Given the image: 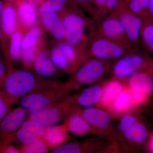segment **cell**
I'll use <instances>...</instances> for the list:
<instances>
[{
  "label": "cell",
  "instance_id": "1",
  "mask_svg": "<svg viewBox=\"0 0 153 153\" xmlns=\"http://www.w3.org/2000/svg\"><path fill=\"white\" fill-rule=\"evenodd\" d=\"M62 83L41 77L32 70L16 68L8 71L0 91L15 104L25 96L57 87Z\"/></svg>",
  "mask_w": 153,
  "mask_h": 153
},
{
  "label": "cell",
  "instance_id": "2",
  "mask_svg": "<svg viewBox=\"0 0 153 153\" xmlns=\"http://www.w3.org/2000/svg\"><path fill=\"white\" fill-rule=\"evenodd\" d=\"M59 15L65 28V41L85 51L88 41L96 32L94 20L86 16L71 2Z\"/></svg>",
  "mask_w": 153,
  "mask_h": 153
},
{
  "label": "cell",
  "instance_id": "3",
  "mask_svg": "<svg viewBox=\"0 0 153 153\" xmlns=\"http://www.w3.org/2000/svg\"><path fill=\"white\" fill-rule=\"evenodd\" d=\"M49 47L50 57L60 72L71 74L89 58L86 51L66 41L52 42Z\"/></svg>",
  "mask_w": 153,
  "mask_h": 153
},
{
  "label": "cell",
  "instance_id": "4",
  "mask_svg": "<svg viewBox=\"0 0 153 153\" xmlns=\"http://www.w3.org/2000/svg\"><path fill=\"white\" fill-rule=\"evenodd\" d=\"M132 48L127 44L95 33L88 41L85 51L89 57L97 58L110 63L119 59Z\"/></svg>",
  "mask_w": 153,
  "mask_h": 153
},
{
  "label": "cell",
  "instance_id": "5",
  "mask_svg": "<svg viewBox=\"0 0 153 153\" xmlns=\"http://www.w3.org/2000/svg\"><path fill=\"white\" fill-rule=\"evenodd\" d=\"M68 82L28 94L19 100L20 106L30 113L63 100L73 89Z\"/></svg>",
  "mask_w": 153,
  "mask_h": 153
},
{
  "label": "cell",
  "instance_id": "6",
  "mask_svg": "<svg viewBox=\"0 0 153 153\" xmlns=\"http://www.w3.org/2000/svg\"><path fill=\"white\" fill-rule=\"evenodd\" d=\"M109 63L97 58L89 57L71 74L67 82L74 89L81 85L93 84L110 70Z\"/></svg>",
  "mask_w": 153,
  "mask_h": 153
},
{
  "label": "cell",
  "instance_id": "7",
  "mask_svg": "<svg viewBox=\"0 0 153 153\" xmlns=\"http://www.w3.org/2000/svg\"><path fill=\"white\" fill-rule=\"evenodd\" d=\"M79 108L64 99L45 108L30 113L28 119L46 128L57 124Z\"/></svg>",
  "mask_w": 153,
  "mask_h": 153
},
{
  "label": "cell",
  "instance_id": "8",
  "mask_svg": "<svg viewBox=\"0 0 153 153\" xmlns=\"http://www.w3.org/2000/svg\"><path fill=\"white\" fill-rule=\"evenodd\" d=\"M137 47L132 48L125 55L116 60L111 67L112 75L117 79H128L149 65V60L139 52Z\"/></svg>",
  "mask_w": 153,
  "mask_h": 153
},
{
  "label": "cell",
  "instance_id": "9",
  "mask_svg": "<svg viewBox=\"0 0 153 153\" xmlns=\"http://www.w3.org/2000/svg\"><path fill=\"white\" fill-rule=\"evenodd\" d=\"M120 21L129 44L132 48L138 47L144 19L130 10L124 4L112 14Z\"/></svg>",
  "mask_w": 153,
  "mask_h": 153
},
{
  "label": "cell",
  "instance_id": "10",
  "mask_svg": "<svg viewBox=\"0 0 153 153\" xmlns=\"http://www.w3.org/2000/svg\"><path fill=\"white\" fill-rule=\"evenodd\" d=\"M29 113L21 106L11 109L0 122V146L13 143V138L27 119Z\"/></svg>",
  "mask_w": 153,
  "mask_h": 153
},
{
  "label": "cell",
  "instance_id": "11",
  "mask_svg": "<svg viewBox=\"0 0 153 153\" xmlns=\"http://www.w3.org/2000/svg\"><path fill=\"white\" fill-rule=\"evenodd\" d=\"M94 21L97 34L131 47L127 39L123 25L116 16L111 14Z\"/></svg>",
  "mask_w": 153,
  "mask_h": 153
},
{
  "label": "cell",
  "instance_id": "12",
  "mask_svg": "<svg viewBox=\"0 0 153 153\" xmlns=\"http://www.w3.org/2000/svg\"><path fill=\"white\" fill-rule=\"evenodd\" d=\"M26 30L20 27L4 44L1 46L8 71L16 68L21 62L22 39Z\"/></svg>",
  "mask_w": 153,
  "mask_h": 153
},
{
  "label": "cell",
  "instance_id": "13",
  "mask_svg": "<svg viewBox=\"0 0 153 153\" xmlns=\"http://www.w3.org/2000/svg\"><path fill=\"white\" fill-rule=\"evenodd\" d=\"M119 128L127 140L135 143H142L147 138L146 127L132 115H126L121 118Z\"/></svg>",
  "mask_w": 153,
  "mask_h": 153
},
{
  "label": "cell",
  "instance_id": "14",
  "mask_svg": "<svg viewBox=\"0 0 153 153\" xmlns=\"http://www.w3.org/2000/svg\"><path fill=\"white\" fill-rule=\"evenodd\" d=\"M33 71L39 76L49 79L57 77L60 73L51 59L46 40L40 47L33 63Z\"/></svg>",
  "mask_w": 153,
  "mask_h": 153
},
{
  "label": "cell",
  "instance_id": "15",
  "mask_svg": "<svg viewBox=\"0 0 153 153\" xmlns=\"http://www.w3.org/2000/svg\"><path fill=\"white\" fill-rule=\"evenodd\" d=\"M45 131L44 126L27 119L14 135L13 143H16L20 146L29 144L43 138Z\"/></svg>",
  "mask_w": 153,
  "mask_h": 153
},
{
  "label": "cell",
  "instance_id": "16",
  "mask_svg": "<svg viewBox=\"0 0 153 153\" xmlns=\"http://www.w3.org/2000/svg\"><path fill=\"white\" fill-rule=\"evenodd\" d=\"M20 27L16 7L13 4L5 2L0 22V27L2 32L1 46L4 44Z\"/></svg>",
  "mask_w": 153,
  "mask_h": 153
},
{
  "label": "cell",
  "instance_id": "17",
  "mask_svg": "<svg viewBox=\"0 0 153 153\" xmlns=\"http://www.w3.org/2000/svg\"><path fill=\"white\" fill-rule=\"evenodd\" d=\"M39 24L44 32H47L52 39V42L65 41V31L60 15L56 13L40 15Z\"/></svg>",
  "mask_w": 153,
  "mask_h": 153
},
{
  "label": "cell",
  "instance_id": "18",
  "mask_svg": "<svg viewBox=\"0 0 153 153\" xmlns=\"http://www.w3.org/2000/svg\"><path fill=\"white\" fill-rule=\"evenodd\" d=\"M103 87L100 85L86 88L74 96H68L66 99L70 103L84 108L94 107L101 101Z\"/></svg>",
  "mask_w": 153,
  "mask_h": 153
},
{
  "label": "cell",
  "instance_id": "19",
  "mask_svg": "<svg viewBox=\"0 0 153 153\" xmlns=\"http://www.w3.org/2000/svg\"><path fill=\"white\" fill-rule=\"evenodd\" d=\"M20 26L26 31L39 23L37 6L32 0H21L16 5Z\"/></svg>",
  "mask_w": 153,
  "mask_h": 153
},
{
  "label": "cell",
  "instance_id": "20",
  "mask_svg": "<svg viewBox=\"0 0 153 153\" xmlns=\"http://www.w3.org/2000/svg\"><path fill=\"white\" fill-rule=\"evenodd\" d=\"M78 109L69 115L63 120L69 134L77 137H83L93 132L94 128L85 120Z\"/></svg>",
  "mask_w": 153,
  "mask_h": 153
},
{
  "label": "cell",
  "instance_id": "21",
  "mask_svg": "<svg viewBox=\"0 0 153 153\" xmlns=\"http://www.w3.org/2000/svg\"><path fill=\"white\" fill-rule=\"evenodd\" d=\"M82 117L93 128L100 130L107 129L111 123V117L108 113L94 107L79 109Z\"/></svg>",
  "mask_w": 153,
  "mask_h": 153
},
{
  "label": "cell",
  "instance_id": "22",
  "mask_svg": "<svg viewBox=\"0 0 153 153\" xmlns=\"http://www.w3.org/2000/svg\"><path fill=\"white\" fill-rule=\"evenodd\" d=\"M65 125H55L45 128L43 139L52 151L55 148L68 142L70 139Z\"/></svg>",
  "mask_w": 153,
  "mask_h": 153
},
{
  "label": "cell",
  "instance_id": "23",
  "mask_svg": "<svg viewBox=\"0 0 153 153\" xmlns=\"http://www.w3.org/2000/svg\"><path fill=\"white\" fill-rule=\"evenodd\" d=\"M129 90L149 95L153 91V79L149 73L139 71L128 78Z\"/></svg>",
  "mask_w": 153,
  "mask_h": 153
},
{
  "label": "cell",
  "instance_id": "24",
  "mask_svg": "<svg viewBox=\"0 0 153 153\" xmlns=\"http://www.w3.org/2000/svg\"><path fill=\"white\" fill-rule=\"evenodd\" d=\"M125 0H94L91 17L94 21L111 15L124 4Z\"/></svg>",
  "mask_w": 153,
  "mask_h": 153
},
{
  "label": "cell",
  "instance_id": "25",
  "mask_svg": "<svg viewBox=\"0 0 153 153\" xmlns=\"http://www.w3.org/2000/svg\"><path fill=\"white\" fill-rule=\"evenodd\" d=\"M94 141L85 140L79 142H67L51 151L52 153H81L93 152Z\"/></svg>",
  "mask_w": 153,
  "mask_h": 153
},
{
  "label": "cell",
  "instance_id": "26",
  "mask_svg": "<svg viewBox=\"0 0 153 153\" xmlns=\"http://www.w3.org/2000/svg\"><path fill=\"white\" fill-rule=\"evenodd\" d=\"M44 33V30L39 23L27 30L22 39V50L39 45L46 39Z\"/></svg>",
  "mask_w": 153,
  "mask_h": 153
},
{
  "label": "cell",
  "instance_id": "27",
  "mask_svg": "<svg viewBox=\"0 0 153 153\" xmlns=\"http://www.w3.org/2000/svg\"><path fill=\"white\" fill-rule=\"evenodd\" d=\"M124 89L122 83L117 79L110 80L103 87L100 102L105 106L110 107Z\"/></svg>",
  "mask_w": 153,
  "mask_h": 153
},
{
  "label": "cell",
  "instance_id": "28",
  "mask_svg": "<svg viewBox=\"0 0 153 153\" xmlns=\"http://www.w3.org/2000/svg\"><path fill=\"white\" fill-rule=\"evenodd\" d=\"M70 2L69 0H41L37 4V10L39 16L45 14H59Z\"/></svg>",
  "mask_w": 153,
  "mask_h": 153
},
{
  "label": "cell",
  "instance_id": "29",
  "mask_svg": "<svg viewBox=\"0 0 153 153\" xmlns=\"http://www.w3.org/2000/svg\"><path fill=\"white\" fill-rule=\"evenodd\" d=\"M134 106L131 91L124 89L110 107L114 113L121 114L126 112Z\"/></svg>",
  "mask_w": 153,
  "mask_h": 153
},
{
  "label": "cell",
  "instance_id": "30",
  "mask_svg": "<svg viewBox=\"0 0 153 153\" xmlns=\"http://www.w3.org/2000/svg\"><path fill=\"white\" fill-rule=\"evenodd\" d=\"M140 41L153 54V21L148 19L144 20L141 31Z\"/></svg>",
  "mask_w": 153,
  "mask_h": 153
},
{
  "label": "cell",
  "instance_id": "31",
  "mask_svg": "<svg viewBox=\"0 0 153 153\" xmlns=\"http://www.w3.org/2000/svg\"><path fill=\"white\" fill-rule=\"evenodd\" d=\"M46 39L38 46L29 49L22 50L20 63L22 64L23 68L33 71V63H34L36 56L41 44Z\"/></svg>",
  "mask_w": 153,
  "mask_h": 153
},
{
  "label": "cell",
  "instance_id": "32",
  "mask_svg": "<svg viewBox=\"0 0 153 153\" xmlns=\"http://www.w3.org/2000/svg\"><path fill=\"white\" fill-rule=\"evenodd\" d=\"M150 0H125L124 4L134 13L145 19L147 13Z\"/></svg>",
  "mask_w": 153,
  "mask_h": 153
},
{
  "label": "cell",
  "instance_id": "33",
  "mask_svg": "<svg viewBox=\"0 0 153 153\" xmlns=\"http://www.w3.org/2000/svg\"><path fill=\"white\" fill-rule=\"evenodd\" d=\"M21 153H45L50 150L43 138L29 144L20 146Z\"/></svg>",
  "mask_w": 153,
  "mask_h": 153
},
{
  "label": "cell",
  "instance_id": "34",
  "mask_svg": "<svg viewBox=\"0 0 153 153\" xmlns=\"http://www.w3.org/2000/svg\"><path fill=\"white\" fill-rule=\"evenodd\" d=\"M13 102L0 91V122L12 109Z\"/></svg>",
  "mask_w": 153,
  "mask_h": 153
},
{
  "label": "cell",
  "instance_id": "35",
  "mask_svg": "<svg viewBox=\"0 0 153 153\" xmlns=\"http://www.w3.org/2000/svg\"><path fill=\"white\" fill-rule=\"evenodd\" d=\"M94 0H69L71 3L80 9L82 12H86L91 16L93 10Z\"/></svg>",
  "mask_w": 153,
  "mask_h": 153
},
{
  "label": "cell",
  "instance_id": "36",
  "mask_svg": "<svg viewBox=\"0 0 153 153\" xmlns=\"http://www.w3.org/2000/svg\"><path fill=\"white\" fill-rule=\"evenodd\" d=\"M8 73V68L3 56L0 53V88Z\"/></svg>",
  "mask_w": 153,
  "mask_h": 153
},
{
  "label": "cell",
  "instance_id": "37",
  "mask_svg": "<svg viewBox=\"0 0 153 153\" xmlns=\"http://www.w3.org/2000/svg\"><path fill=\"white\" fill-rule=\"evenodd\" d=\"M131 98L134 106L143 103L146 100L148 96L146 94L139 93V92H134L131 91Z\"/></svg>",
  "mask_w": 153,
  "mask_h": 153
},
{
  "label": "cell",
  "instance_id": "38",
  "mask_svg": "<svg viewBox=\"0 0 153 153\" xmlns=\"http://www.w3.org/2000/svg\"><path fill=\"white\" fill-rule=\"evenodd\" d=\"M0 153H21L20 149L13 146L12 143L0 146Z\"/></svg>",
  "mask_w": 153,
  "mask_h": 153
},
{
  "label": "cell",
  "instance_id": "39",
  "mask_svg": "<svg viewBox=\"0 0 153 153\" xmlns=\"http://www.w3.org/2000/svg\"><path fill=\"white\" fill-rule=\"evenodd\" d=\"M153 21V0H150L148 4L147 13L146 19Z\"/></svg>",
  "mask_w": 153,
  "mask_h": 153
},
{
  "label": "cell",
  "instance_id": "40",
  "mask_svg": "<svg viewBox=\"0 0 153 153\" xmlns=\"http://www.w3.org/2000/svg\"><path fill=\"white\" fill-rule=\"evenodd\" d=\"M5 3V2H4L2 0H0V22H1V19L4 9Z\"/></svg>",
  "mask_w": 153,
  "mask_h": 153
},
{
  "label": "cell",
  "instance_id": "41",
  "mask_svg": "<svg viewBox=\"0 0 153 153\" xmlns=\"http://www.w3.org/2000/svg\"><path fill=\"white\" fill-rule=\"evenodd\" d=\"M149 149L151 152L153 153V135L151 137L149 143Z\"/></svg>",
  "mask_w": 153,
  "mask_h": 153
},
{
  "label": "cell",
  "instance_id": "42",
  "mask_svg": "<svg viewBox=\"0 0 153 153\" xmlns=\"http://www.w3.org/2000/svg\"><path fill=\"white\" fill-rule=\"evenodd\" d=\"M3 1H4L6 2L11 3L16 5L21 0H3Z\"/></svg>",
  "mask_w": 153,
  "mask_h": 153
},
{
  "label": "cell",
  "instance_id": "43",
  "mask_svg": "<svg viewBox=\"0 0 153 153\" xmlns=\"http://www.w3.org/2000/svg\"><path fill=\"white\" fill-rule=\"evenodd\" d=\"M2 38V32L1 29V27H0V45H1Z\"/></svg>",
  "mask_w": 153,
  "mask_h": 153
}]
</instances>
